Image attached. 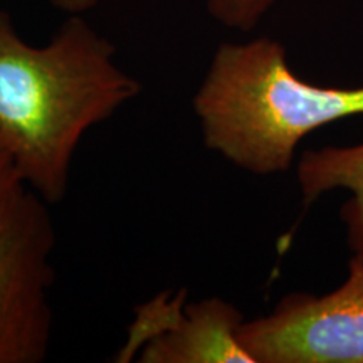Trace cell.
Masks as SVG:
<instances>
[{
    "label": "cell",
    "instance_id": "cell-1",
    "mask_svg": "<svg viewBox=\"0 0 363 363\" xmlns=\"http://www.w3.org/2000/svg\"><path fill=\"white\" fill-rule=\"evenodd\" d=\"M115 54L81 13L38 48L0 12V138L22 182L49 206L66 197L84 135L142 93Z\"/></svg>",
    "mask_w": 363,
    "mask_h": 363
},
{
    "label": "cell",
    "instance_id": "cell-2",
    "mask_svg": "<svg viewBox=\"0 0 363 363\" xmlns=\"http://www.w3.org/2000/svg\"><path fill=\"white\" fill-rule=\"evenodd\" d=\"M192 108L208 150L249 174L276 175L291 169L305 136L363 115V86L306 83L283 44L256 38L217 48Z\"/></svg>",
    "mask_w": 363,
    "mask_h": 363
},
{
    "label": "cell",
    "instance_id": "cell-3",
    "mask_svg": "<svg viewBox=\"0 0 363 363\" xmlns=\"http://www.w3.org/2000/svg\"><path fill=\"white\" fill-rule=\"evenodd\" d=\"M54 247L49 203L22 185L0 211V363H40L49 355Z\"/></svg>",
    "mask_w": 363,
    "mask_h": 363
},
{
    "label": "cell",
    "instance_id": "cell-4",
    "mask_svg": "<svg viewBox=\"0 0 363 363\" xmlns=\"http://www.w3.org/2000/svg\"><path fill=\"white\" fill-rule=\"evenodd\" d=\"M239 338L254 363H363V259L352 256L333 291L286 294Z\"/></svg>",
    "mask_w": 363,
    "mask_h": 363
},
{
    "label": "cell",
    "instance_id": "cell-5",
    "mask_svg": "<svg viewBox=\"0 0 363 363\" xmlns=\"http://www.w3.org/2000/svg\"><path fill=\"white\" fill-rule=\"evenodd\" d=\"M242 313L212 296L187 301V289L163 291L136 308L118 362L254 363L239 338Z\"/></svg>",
    "mask_w": 363,
    "mask_h": 363
},
{
    "label": "cell",
    "instance_id": "cell-6",
    "mask_svg": "<svg viewBox=\"0 0 363 363\" xmlns=\"http://www.w3.org/2000/svg\"><path fill=\"white\" fill-rule=\"evenodd\" d=\"M296 177L306 206L331 190L352 194L340 216L353 256L363 259V142L350 147L306 150L296 163Z\"/></svg>",
    "mask_w": 363,
    "mask_h": 363
},
{
    "label": "cell",
    "instance_id": "cell-7",
    "mask_svg": "<svg viewBox=\"0 0 363 363\" xmlns=\"http://www.w3.org/2000/svg\"><path fill=\"white\" fill-rule=\"evenodd\" d=\"M207 12L219 24L247 33L259 24L276 0H203Z\"/></svg>",
    "mask_w": 363,
    "mask_h": 363
},
{
    "label": "cell",
    "instance_id": "cell-8",
    "mask_svg": "<svg viewBox=\"0 0 363 363\" xmlns=\"http://www.w3.org/2000/svg\"><path fill=\"white\" fill-rule=\"evenodd\" d=\"M22 185L26 184L21 179L16 162H13L6 143L0 138V211L7 206V202Z\"/></svg>",
    "mask_w": 363,
    "mask_h": 363
},
{
    "label": "cell",
    "instance_id": "cell-9",
    "mask_svg": "<svg viewBox=\"0 0 363 363\" xmlns=\"http://www.w3.org/2000/svg\"><path fill=\"white\" fill-rule=\"evenodd\" d=\"M54 7L67 13H83L93 9L99 0H49Z\"/></svg>",
    "mask_w": 363,
    "mask_h": 363
}]
</instances>
